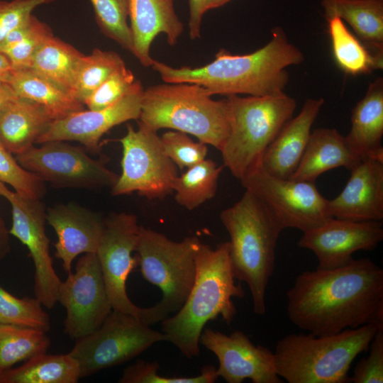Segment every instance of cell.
<instances>
[{"instance_id":"16","label":"cell","mask_w":383,"mask_h":383,"mask_svg":"<svg viewBox=\"0 0 383 383\" xmlns=\"http://www.w3.org/2000/svg\"><path fill=\"white\" fill-rule=\"evenodd\" d=\"M199 343L216 356V373L228 383H241L246 379L252 383L282 382L276 372L274 353L255 345L241 331L227 335L206 328Z\"/></svg>"},{"instance_id":"4","label":"cell","mask_w":383,"mask_h":383,"mask_svg":"<svg viewBox=\"0 0 383 383\" xmlns=\"http://www.w3.org/2000/svg\"><path fill=\"white\" fill-rule=\"evenodd\" d=\"M220 219L230 236L233 276L248 286L254 313L264 315L276 246L283 229L264 204L246 189L236 203L221 212Z\"/></svg>"},{"instance_id":"34","label":"cell","mask_w":383,"mask_h":383,"mask_svg":"<svg viewBox=\"0 0 383 383\" xmlns=\"http://www.w3.org/2000/svg\"><path fill=\"white\" fill-rule=\"evenodd\" d=\"M101 32L122 48L133 54V43L130 26L128 0H89Z\"/></svg>"},{"instance_id":"10","label":"cell","mask_w":383,"mask_h":383,"mask_svg":"<svg viewBox=\"0 0 383 383\" xmlns=\"http://www.w3.org/2000/svg\"><path fill=\"white\" fill-rule=\"evenodd\" d=\"M122 145V172L111 194L138 192L149 199H164L173 192L178 177L176 165L165 153L157 131L138 121V128L127 124Z\"/></svg>"},{"instance_id":"46","label":"cell","mask_w":383,"mask_h":383,"mask_svg":"<svg viewBox=\"0 0 383 383\" xmlns=\"http://www.w3.org/2000/svg\"><path fill=\"white\" fill-rule=\"evenodd\" d=\"M13 72L8 57L0 52V82L9 83Z\"/></svg>"},{"instance_id":"43","label":"cell","mask_w":383,"mask_h":383,"mask_svg":"<svg viewBox=\"0 0 383 383\" xmlns=\"http://www.w3.org/2000/svg\"><path fill=\"white\" fill-rule=\"evenodd\" d=\"M206 0H189V33L192 40L201 37V26L203 16L206 13Z\"/></svg>"},{"instance_id":"24","label":"cell","mask_w":383,"mask_h":383,"mask_svg":"<svg viewBox=\"0 0 383 383\" xmlns=\"http://www.w3.org/2000/svg\"><path fill=\"white\" fill-rule=\"evenodd\" d=\"M360 161L336 129L319 128L311 131L301 161L289 179L315 182L328 170L343 167L350 171Z\"/></svg>"},{"instance_id":"21","label":"cell","mask_w":383,"mask_h":383,"mask_svg":"<svg viewBox=\"0 0 383 383\" xmlns=\"http://www.w3.org/2000/svg\"><path fill=\"white\" fill-rule=\"evenodd\" d=\"M130 28L133 37V55L142 66L151 67L150 47L160 33L168 45L177 44L184 25L179 18L174 0H128Z\"/></svg>"},{"instance_id":"13","label":"cell","mask_w":383,"mask_h":383,"mask_svg":"<svg viewBox=\"0 0 383 383\" xmlns=\"http://www.w3.org/2000/svg\"><path fill=\"white\" fill-rule=\"evenodd\" d=\"M16 155L25 170L58 188L96 189L112 187L118 175L101 160L90 157L85 150L62 140L41 143Z\"/></svg>"},{"instance_id":"27","label":"cell","mask_w":383,"mask_h":383,"mask_svg":"<svg viewBox=\"0 0 383 383\" xmlns=\"http://www.w3.org/2000/svg\"><path fill=\"white\" fill-rule=\"evenodd\" d=\"M327 20L346 21L370 49L383 52V0H321Z\"/></svg>"},{"instance_id":"14","label":"cell","mask_w":383,"mask_h":383,"mask_svg":"<svg viewBox=\"0 0 383 383\" xmlns=\"http://www.w3.org/2000/svg\"><path fill=\"white\" fill-rule=\"evenodd\" d=\"M0 196L11 206L12 225L9 234L29 251L35 267L34 294L43 306L52 309L58 301L62 281L57 274L50 254V240L45 232L46 209L41 199L23 196L0 182Z\"/></svg>"},{"instance_id":"25","label":"cell","mask_w":383,"mask_h":383,"mask_svg":"<svg viewBox=\"0 0 383 383\" xmlns=\"http://www.w3.org/2000/svg\"><path fill=\"white\" fill-rule=\"evenodd\" d=\"M52 121L42 106L18 96L0 119V145L21 154L34 146Z\"/></svg>"},{"instance_id":"33","label":"cell","mask_w":383,"mask_h":383,"mask_svg":"<svg viewBox=\"0 0 383 383\" xmlns=\"http://www.w3.org/2000/svg\"><path fill=\"white\" fill-rule=\"evenodd\" d=\"M125 66L124 60L117 52L94 48L90 55H84L82 58L72 93L84 104L85 100L111 74Z\"/></svg>"},{"instance_id":"2","label":"cell","mask_w":383,"mask_h":383,"mask_svg":"<svg viewBox=\"0 0 383 383\" xmlns=\"http://www.w3.org/2000/svg\"><path fill=\"white\" fill-rule=\"evenodd\" d=\"M271 33L270 40L251 53L233 55L221 49L212 62L201 67L176 68L153 60L151 67L165 83L198 84L211 96L279 94L289 81L286 68L300 65L304 56L289 41L282 28L274 27Z\"/></svg>"},{"instance_id":"45","label":"cell","mask_w":383,"mask_h":383,"mask_svg":"<svg viewBox=\"0 0 383 383\" xmlns=\"http://www.w3.org/2000/svg\"><path fill=\"white\" fill-rule=\"evenodd\" d=\"M9 232L0 216V261L4 259L11 250Z\"/></svg>"},{"instance_id":"22","label":"cell","mask_w":383,"mask_h":383,"mask_svg":"<svg viewBox=\"0 0 383 383\" xmlns=\"http://www.w3.org/2000/svg\"><path fill=\"white\" fill-rule=\"evenodd\" d=\"M323 104V98L306 99L300 112L284 126L263 155L261 167L266 172L281 179L293 175Z\"/></svg>"},{"instance_id":"26","label":"cell","mask_w":383,"mask_h":383,"mask_svg":"<svg viewBox=\"0 0 383 383\" xmlns=\"http://www.w3.org/2000/svg\"><path fill=\"white\" fill-rule=\"evenodd\" d=\"M9 84L18 97L42 106L52 120L84 109L70 90L30 68L13 70Z\"/></svg>"},{"instance_id":"31","label":"cell","mask_w":383,"mask_h":383,"mask_svg":"<svg viewBox=\"0 0 383 383\" xmlns=\"http://www.w3.org/2000/svg\"><path fill=\"white\" fill-rule=\"evenodd\" d=\"M46 333L35 328L0 324V371L46 353L50 345Z\"/></svg>"},{"instance_id":"9","label":"cell","mask_w":383,"mask_h":383,"mask_svg":"<svg viewBox=\"0 0 383 383\" xmlns=\"http://www.w3.org/2000/svg\"><path fill=\"white\" fill-rule=\"evenodd\" d=\"M161 341H167L163 333L131 314L112 310L99 328L76 339L68 354L77 361L82 378L126 362Z\"/></svg>"},{"instance_id":"15","label":"cell","mask_w":383,"mask_h":383,"mask_svg":"<svg viewBox=\"0 0 383 383\" xmlns=\"http://www.w3.org/2000/svg\"><path fill=\"white\" fill-rule=\"evenodd\" d=\"M58 301L66 311L64 333L78 339L102 324L113 310L96 253H85L62 282Z\"/></svg>"},{"instance_id":"18","label":"cell","mask_w":383,"mask_h":383,"mask_svg":"<svg viewBox=\"0 0 383 383\" xmlns=\"http://www.w3.org/2000/svg\"><path fill=\"white\" fill-rule=\"evenodd\" d=\"M144 89L137 79L131 91L100 110H82L53 120L35 143L53 140L78 141L93 153L100 151L103 135L115 126L139 119Z\"/></svg>"},{"instance_id":"28","label":"cell","mask_w":383,"mask_h":383,"mask_svg":"<svg viewBox=\"0 0 383 383\" xmlns=\"http://www.w3.org/2000/svg\"><path fill=\"white\" fill-rule=\"evenodd\" d=\"M326 21L333 57L343 72L355 76L382 69L383 52L370 49L340 18L332 17Z\"/></svg>"},{"instance_id":"47","label":"cell","mask_w":383,"mask_h":383,"mask_svg":"<svg viewBox=\"0 0 383 383\" xmlns=\"http://www.w3.org/2000/svg\"><path fill=\"white\" fill-rule=\"evenodd\" d=\"M230 0H206L205 5L206 12L221 7L228 3Z\"/></svg>"},{"instance_id":"17","label":"cell","mask_w":383,"mask_h":383,"mask_svg":"<svg viewBox=\"0 0 383 383\" xmlns=\"http://www.w3.org/2000/svg\"><path fill=\"white\" fill-rule=\"evenodd\" d=\"M383 240L382 221H355L331 218L303 232L297 245L313 252L317 269L330 270L349 264L359 250H372Z\"/></svg>"},{"instance_id":"39","label":"cell","mask_w":383,"mask_h":383,"mask_svg":"<svg viewBox=\"0 0 383 383\" xmlns=\"http://www.w3.org/2000/svg\"><path fill=\"white\" fill-rule=\"evenodd\" d=\"M160 138L165 153L181 170L188 169L206 157L207 145L194 141L187 133L169 131Z\"/></svg>"},{"instance_id":"41","label":"cell","mask_w":383,"mask_h":383,"mask_svg":"<svg viewBox=\"0 0 383 383\" xmlns=\"http://www.w3.org/2000/svg\"><path fill=\"white\" fill-rule=\"evenodd\" d=\"M369 354L355 365L350 377L354 383L383 382V327L378 329L369 345Z\"/></svg>"},{"instance_id":"5","label":"cell","mask_w":383,"mask_h":383,"mask_svg":"<svg viewBox=\"0 0 383 383\" xmlns=\"http://www.w3.org/2000/svg\"><path fill=\"white\" fill-rule=\"evenodd\" d=\"M366 324L338 333H290L276 344V372L288 383H346L355 357L367 351L379 328Z\"/></svg>"},{"instance_id":"30","label":"cell","mask_w":383,"mask_h":383,"mask_svg":"<svg viewBox=\"0 0 383 383\" xmlns=\"http://www.w3.org/2000/svg\"><path fill=\"white\" fill-rule=\"evenodd\" d=\"M84 55L70 44L52 35L38 48L30 68L72 92L75 74Z\"/></svg>"},{"instance_id":"20","label":"cell","mask_w":383,"mask_h":383,"mask_svg":"<svg viewBox=\"0 0 383 383\" xmlns=\"http://www.w3.org/2000/svg\"><path fill=\"white\" fill-rule=\"evenodd\" d=\"M332 218L355 221L383 219V160H362L350 170L341 192L328 199Z\"/></svg>"},{"instance_id":"48","label":"cell","mask_w":383,"mask_h":383,"mask_svg":"<svg viewBox=\"0 0 383 383\" xmlns=\"http://www.w3.org/2000/svg\"><path fill=\"white\" fill-rule=\"evenodd\" d=\"M1 372L0 371V375H1Z\"/></svg>"},{"instance_id":"36","label":"cell","mask_w":383,"mask_h":383,"mask_svg":"<svg viewBox=\"0 0 383 383\" xmlns=\"http://www.w3.org/2000/svg\"><path fill=\"white\" fill-rule=\"evenodd\" d=\"M160 365L138 359L127 366L118 379L119 383H213L218 376L216 369L211 365L204 366L200 374L189 377H167L158 373Z\"/></svg>"},{"instance_id":"40","label":"cell","mask_w":383,"mask_h":383,"mask_svg":"<svg viewBox=\"0 0 383 383\" xmlns=\"http://www.w3.org/2000/svg\"><path fill=\"white\" fill-rule=\"evenodd\" d=\"M137 79L126 66L111 74L84 101L88 109L100 110L116 103L134 87Z\"/></svg>"},{"instance_id":"6","label":"cell","mask_w":383,"mask_h":383,"mask_svg":"<svg viewBox=\"0 0 383 383\" xmlns=\"http://www.w3.org/2000/svg\"><path fill=\"white\" fill-rule=\"evenodd\" d=\"M139 122L158 131L172 129L192 135L221 150L230 131L226 99L214 100L203 87L164 83L144 89Z\"/></svg>"},{"instance_id":"19","label":"cell","mask_w":383,"mask_h":383,"mask_svg":"<svg viewBox=\"0 0 383 383\" xmlns=\"http://www.w3.org/2000/svg\"><path fill=\"white\" fill-rule=\"evenodd\" d=\"M46 221L57 234L55 256L67 274L77 256L96 252L104 226L100 214L70 202L48 209Z\"/></svg>"},{"instance_id":"11","label":"cell","mask_w":383,"mask_h":383,"mask_svg":"<svg viewBox=\"0 0 383 383\" xmlns=\"http://www.w3.org/2000/svg\"><path fill=\"white\" fill-rule=\"evenodd\" d=\"M140 226L133 213H115L104 219V230L96 252L107 294L114 311L131 314L152 324L151 309L133 304L126 292V281L138 265L132 256L136 250Z\"/></svg>"},{"instance_id":"32","label":"cell","mask_w":383,"mask_h":383,"mask_svg":"<svg viewBox=\"0 0 383 383\" xmlns=\"http://www.w3.org/2000/svg\"><path fill=\"white\" fill-rule=\"evenodd\" d=\"M222 170V166L205 159L178 175L173 186L177 203L192 211L212 199L216 195Z\"/></svg>"},{"instance_id":"35","label":"cell","mask_w":383,"mask_h":383,"mask_svg":"<svg viewBox=\"0 0 383 383\" xmlns=\"http://www.w3.org/2000/svg\"><path fill=\"white\" fill-rule=\"evenodd\" d=\"M43 306L35 297L18 298L0 286V324L30 327L48 332L50 320Z\"/></svg>"},{"instance_id":"38","label":"cell","mask_w":383,"mask_h":383,"mask_svg":"<svg viewBox=\"0 0 383 383\" xmlns=\"http://www.w3.org/2000/svg\"><path fill=\"white\" fill-rule=\"evenodd\" d=\"M52 35L49 25L32 14L26 35L17 44L3 53L9 60L13 70L30 68L38 48Z\"/></svg>"},{"instance_id":"37","label":"cell","mask_w":383,"mask_h":383,"mask_svg":"<svg viewBox=\"0 0 383 383\" xmlns=\"http://www.w3.org/2000/svg\"><path fill=\"white\" fill-rule=\"evenodd\" d=\"M12 155L0 145V182L23 196L41 199L46 192L45 182L22 167Z\"/></svg>"},{"instance_id":"12","label":"cell","mask_w":383,"mask_h":383,"mask_svg":"<svg viewBox=\"0 0 383 383\" xmlns=\"http://www.w3.org/2000/svg\"><path fill=\"white\" fill-rule=\"evenodd\" d=\"M240 182L264 204L282 229L293 228L306 232L332 218L328 199L321 194L315 182L278 178L261 166Z\"/></svg>"},{"instance_id":"23","label":"cell","mask_w":383,"mask_h":383,"mask_svg":"<svg viewBox=\"0 0 383 383\" xmlns=\"http://www.w3.org/2000/svg\"><path fill=\"white\" fill-rule=\"evenodd\" d=\"M383 79L370 82L364 97L355 106L351 128L345 136L350 148L361 160H383Z\"/></svg>"},{"instance_id":"44","label":"cell","mask_w":383,"mask_h":383,"mask_svg":"<svg viewBox=\"0 0 383 383\" xmlns=\"http://www.w3.org/2000/svg\"><path fill=\"white\" fill-rule=\"evenodd\" d=\"M17 98L18 96L9 83L0 82V119Z\"/></svg>"},{"instance_id":"3","label":"cell","mask_w":383,"mask_h":383,"mask_svg":"<svg viewBox=\"0 0 383 383\" xmlns=\"http://www.w3.org/2000/svg\"><path fill=\"white\" fill-rule=\"evenodd\" d=\"M195 265V279L187 299L173 316L161 321L167 341L189 359L199 355V340L206 324L221 316L230 325L237 313L232 299L245 296L241 284L235 282L229 241L216 248L200 243Z\"/></svg>"},{"instance_id":"42","label":"cell","mask_w":383,"mask_h":383,"mask_svg":"<svg viewBox=\"0 0 383 383\" xmlns=\"http://www.w3.org/2000/svg\"><path fill=\"white\" fill-rule=\"evenodd\" d=\"M55 0H0V45L10 32L23 24L39 6Z\"/></svg>"},{"instance_id":"29","label":"cell","mask_w":383,"mask_h":383,"mask_svg":"<svg viewBox=\"0 0 383 383\" xmlns=\"http://www.w3.org/2000/svg\"><path fill=\"white\" fill-rule=\"evenodd\" d=\"M79 379V364L70 355L44 353L2 371L0 383H76Z\"/></svg>"},{"instance_id":"8","label":"cell","mask_w":383,"mask_h":383,"mask_svg":"<svg viewBox=\"0 0 383 383\" xmlns=\"http://www.w3.org/2000/svg\"><path fill=\"white\" fill-rule=\"evenodd\" d=\"M201 241L188 236L180 241L140 226L136 250L143 278L162 292L161 299L150 306L152 324L161 322L182 307L192 287L195 254Z\"/></svg>"},{"instance_id":"1","label":"cell","mask_w":383,"mask_h":383,"mask_svg":"<svg viewBox=\"0 0 383 383\" xmlns=\"http://www.w3.org/2000/svg\"><path fill=\"white\" fill-rule=\"evenodd\" d=\"M287 299L290 321L316 335L383 326V270L364 257L335 269L304 271Z\"/></svg>"},{"instance_id":"7","label":"cell","mask_w":383,"mask_h":383,"mask_svg":"<svg viewBox=\"0 0 383 383\" xmlns=\"http://www.w3.org/2000/svg\"><path fill=\"white\" fill-rule=\"evenodd\" d=\"M230 131L220 150L224 165L242 181L261 166L263 155L292 118L296 100L282 92L267 96H226Z\"/></svg>"}]
</instances>
